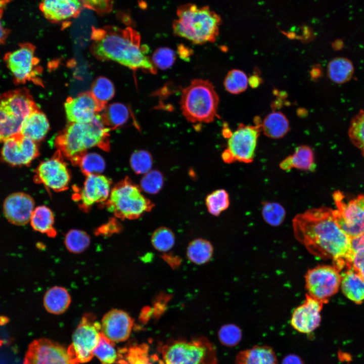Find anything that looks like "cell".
Returning <instances> with one entry per match:
<instances>
[{"instance_id": "cell-29", "label": "cell", "mask_w": 364, "mask_h": 364, "mask_svg": "<svg viewBox=\"0 0 364 364\" xmlns=\"http://www.w3.org/2000/svg\"><path fill=\"white\" fill-rule=\"evenodd\" d=\"M264 134L271 139L284 137L290 129L289 123L286 116L281 112L275 111L268 114L261 123Z\"/></svg>"}, {"instance_id": "cell-10", "label": "cell", "mask_w": 364, "mask_h": 364, "mask_svg": "<svg viewBox=\"0 0 364 364\" xmlns=\"http://www.w3.org/2000/svg\"><path fill=\"white\" fill-rule=\"evenodd\" d=\"M261 131L260 122L254 125L240 124L228 138V147L222 154L223 161L227 163L252 162Z\"/></svg>"}, {"instance_id": "cell-15", "label": "cell", "mask_w": 364, "mask_h": 364, "mask_svg": "<svg viewBox=\"0 0 364 364\" xmlns=\"http://www.w3.org/2000/svg\"><path fill=\"white\" fill-rule=\"evenodd\" d=\"M34 181L56 192L67 190L71 174L61 153L57 150L52 157L41 162L34 171Z\"/></svg>"}, {"instance_id": "cell-47", "label": "cell", "mask_w": 364, "mask_h": 364, "mask_svg": "<svg viewBox=\"0 0 364 364\" xmlns=\"http://www.w3.org/2000/svg\"><path fill=\"white\" fill-rule=\"evenodd\" d=\"M83 8L94 11L99 15L110 13L113 8V0H81Z\"/></svg>"}, {"instance_id": "cell-20", "label": "cell", "mask_w": 364, "mask_h": 364, "mask_svg": "<svg viewBox=\"0 0 364 364\" xmlns=\"http://www.w3.org/2000/svg\"><path fill=\"white\" fill-rule=\"evenodd\" d=\"M34 208L33 199L23 192L10 194L3 204L5 217L10 223L17 225H24L30 222Z\"/></svg>"}, {"instance_id": "cell-52", "label": "cell", "mask_w": 364, "mask_h": 364, "mask_svg": "<svg viewBox=\"0 0 364 364\" xmlns=\"http://www.w3.org/2000/svg\"><path fill=\"white\" fill-rule=\"evenodd\" d=\"M282 364H303V362L298 356L290 354L284 357Z\"/></svg>"}, {"instance_id": "cell-3", "label": "cell", "mask_w": 364, "mask_h": 364, "mask_svg": "<svg viewBox=\"0 0 364 364\" xmlns=\"http://www.w3.org/2000/svg\"><path fill=\"white\" fill-rule=\"evenodd\" d=\"M110 130L101 114H97L88 122H69L57 135L55 144L62 155L74 164L89 148L109 150Z\"/></svg>"}, {"instance_id": "cell-45", "label": "cell", "mask_w": 364, "mask_h": 364, "mask_svg": "<svg viewBox=\"0 0 364 364\" xmlns=\"http://www.w3.org/2000/svg\"><path fill=\"white\" fill-rule=\"evenodd\" d=\"M218 339L221 343L227 346L238 344L242 338L240 329L234 324H226L222 326L218 331Z\"/></svg>"}, {"instance_id": "cell-21", "label": "cell", "mask_w": 364, "mask_h": 364, "mask_svg": "<svg viewBox=\"0 0 364 364\" xmlns=\"http://www.w3.org/2000/svg\"><path fill=\"white\" fill-rule=\"evenodd\" d=\"M86 176L78 199L81 208L85 211L95 203L106 202L111 192V185L109 179L99 174Z\"/></svg>"}, {"instance_id": "cell-31", "label": "cell", "mask_w": 364, "mask_h": 364, "mask_svg": "<svg viewBox=\"0 0 364 364\" xmlns=\"http://www.w3.org/2000/svg\"><path fill=\"white\" fill-rule=\"evenodd\" d=\"M354 66L346 58L337 57L328 64L327 73L330 79L335 83L342 84L349 81L353 76Z\"/></svg>"}, {"instance_id": "cell-26", "label": "cell", "mask_w": 364, "mask_h": 364, "mask_svg": "<svg viewBox=\"0 0 364 364\" xmlns=\"http://www.w3.org/2000/svg\"><path fill=\"white\" fill-rule=\"evenodd\" d=\"M236 364H278L272 349L267 346H255L237 355Z\"/></svg>"}, {"instance_id": "cell-2", "label": "cell", "mask_w": 364, "mask_h": 364, "mask_svg": "<svg viewBox=\"0 0 364 364\" xmlns=\"http://www.w3.org/2000/svg\"><path fill=\"white\" fill-rule=\"evenodd\" d=\"M90 52L100 61H113L132 70L155 74L157 68L147 55L149 48L141 44L139 32L130 27H93Z\"/></svg>"}, {"instance_id": "cell-6", "label": "cell", "mask_w": 364, "mask_h": 364, "mask_svg": "<svg viewBox=\"0 0 364 364\" xmlns=\"http://www.w3.org/2000/svg\"><path fill=\"white\" fill-rule=\"evenodd\" d=\"M38 107L26 88L9 90L0 96V143L20 133L25 119Z\"/></svg>"}, {"instance_id": "cell-48", "label": "cell", "mask_w": 364, "mask_h": 364, "mask_svg": "<svg viewBox=\"0 0 364 364\" xmlns=\"http://www.w3.org/2000/svg\"><path fill=\"white\" fill-rule=\"evenodd\" d=\"M351 268L355 271L364 280V251L354 252Z\"/></svg>"}, {"instance_id": "cell-30", "label": "cell", "mask_w": 364, "mask_h": 364, "mask_svg": "<svg viewBox=\"0 0 364 364\" xmlns=\"http://www.w3.org/2000/svg\"><path fill=\"white\" fill-rule=\"evenodd\" d=\"M102 111L101 114L102 119L110 129H115L124 125L130 116L128 108L120 103H114L106 105Z\"/></svg>"}, {"instance_id": "cell-36", "label": "cell", "mask_w": 364, "mask_h": 364, "mask_svg": "<svg viewBox=\"0 0 364 364\" xmlns=\"http://www.w3.org/2000/svg\"><path fill=\"white\" fill-rule=\"evenodd\" d=\"M65 245L67 250L73 253H80L89 246L90 239L84 231L79 230H70L65 235Z\"/></svg>"}, {"instance_id": "cell-46", "label": "cell", "mask_w": 364, "mask_h": 364, "mask_svg": "<svg viewBox=\"0 0 364 364\" xmlns=\"http://www.w3.org/2000/svg\"><path fill=\"white\" fill-rule=\"evenodd\" d=\"M175 52L168 48H160L153 53L151 61L156 67L161 69L169 68L175 60Z\"/></svg>"}, {"instance_id": "cell-33", "label": "cell", "mask_w": 364, "mask_h": 364, "mask_svg": "<svg viewBox=\"0 0 364 364\" xmlns=\"http://www.w3.org/2000/svg\"><path fill=\"white\" fill-rule=\"evenodd\" d=\"M213 246L208 241L203 239H196L188 245L187 255L194 263L202 264L208 262L213 255Z\"/></svg>"}, {"instance_id": "cell-34", "label": "cell", "mask_w": 364, "mask_h": 364, "mask_svg": "<svg viewBox=\"0 0 364 364\" xmlns=\"http://www.w3.org/2000/svg\"><path fill=\"white\" fill-rule=\"evenodd\" d=\"M348 135L352 144L364 157V109H360L351 119Z\"/></svg>"}, {"instance_id": "cell-50", "label": "cell", "mask_w": 364, "mask_h": 364, "mask_svg": "<svg viewBox=\"0 0 364 364\" xmlns=\"http://www.w3.org/2000/svg\"><path fill=\"white\" fill-rule=\"evenodd\" d=\"M119 229V226L117 223L114 221H111L99 228L97 231V234L98 235H109L118 232Z\"/></svg>"}, {"instance_id": "cell-41", "label": "cell", "mask_w": 364, "mask_h": 364, "mask_svg": "<svg viewBox=\"0 0 364 364\" xmlns=\"http://www.w3.org/2000/svg\"><path fill=\"white\" fill-rule=\"evenodd\" d=\"M262 215L264 220L272 226L281 224L286 217V211L283 206L277 202L263 203Z\"/></svg>"}, {"instance_id": "cell-8", "label": "cell", "mask_w": 364, "mask_h": 364, "mask_svg": "<svg viewBox=\"0 0 364 364\" xmlns=\"http://www.w3.org/2000/svg\"><path fill=\"white\" fill-rule=\"evenodd\" d=\"M163 364H216L214 345L201 337L178 340L162 345L159 349Z\"/></svg>"}, {"instance_id": "cell-5", "label": "cell", "mask_w": 364, "mask_h": 364, "mask_svg": "<svg viewBox=\"0 0 364 364\" xmlns=\"http://www.w3.org/2000/svg\"><path fill=\"white\" fill-rule=\"evenodd\" d=\"M219 97L213 84L202 79L192 80L182 92L183 115L192 123H210L217 116Z\"/></svg>"}, {"instance_id": "cell-44", "label": "cell", "mask_w": 364, "mask_h": 364, "mask_svg": "<svg viewBox=\"0 0 364 364\" xmlns=\"http://www.w3.org/2000/svg\"><path fill=\"white\" fill-rule=\"evenodd\" d=\"M164 183L162 174L158 170H151L143 176L141 183V189L150 194L158 193L162 189Z\"/></svg>"}, {"instance_id": "cell-24", "label": "cell", "mask_w": 364, "mask_h": 364, "mask_svg": "<svg viewBox=\"0 0 364 364\" xmlns=\"http://www.w3.org/2000/svg\"><path fill=\"white\" fill-rule=\"evenodd\" d=\"M279 166L283 170L292 168L306 171L314 170L315 164L313 152L308 146H300L296 148L292 155L284 159Z\"/></svg>"}, {"instance_id": "cell-17", "label": "cell", "mask_w": 364, "mask_h": 364, "mask_svg": "<svg viewBox=\"0 0 364 364\" xmlns=\"http://www.w3.org/2000/svg\"><path fill=\"white\" fill-rule=\"evenodd\" d=\"M106 106L99 103L90 91L80 93L74 98L69 97L64 104L68 121L78 123L90 121Z\"/></svg>"}, {"instance_id": "cell-35", "label": "cell", "mask_w": 364, "mask_h": 364, "mask_svg": "<svg viewBox=\"0 0 364 364\" xmlns=\"http://www.w3.org/2000/svg\"><path fill=\"white\" fill-rule=\"evenodd\" d=\"M73 164L79 166L82 172L86 176L99 174L105 168V162L103 158L95 153H85Z\"/></svg>"}, {"instance_id": "cell-25", "label": "cell", "mask_w": 364, "mask_h": 364, "mask_svg": "<svg viewBox=\"0 0 364 364\" xmlns=\"http://www.w3.org/2000/svg\"><path fill=\"white\" fill-rule=\"evenodd\" d=\"M340 285L344 294L350 300L360 304L364 301V280L352 268L341 275Z\"/></svg>"}, {"instance_id": "cell-19", "label": "cell", "mask_w": 364, "mask_h": 364, "mask_svg": "<svg viewBox=\"0 0 364 364\" xmlns=\"http://www.w3.org/2000/svg\"><path fill=\"white\" fill-rule=\"evenodd\" d=\"M101 333L112 342H120L130 336L133 326L131 316L125 311L117 309L109 311L103 317Z\"/></svg>"}, {"instance_id": "cell-37", "label": "cell", "mask_w": 364, "mask_h": 364, "mask_svg": "<svg viewBox=\"0 0 364 364\" xmlns=\"http://www.w3.org/2000/svg\"><path fill=\"white\" fill-rule=\"evenodd\" d=\"M114 344L101 332L99 342L93 351V355L99 359L101 364H113L118 359V353Z\"/></svg>"}, {"instance_id": "cell-42", "label": "cell", "mask_w": 364, "mask_h": 364, "mask_svg": "<svg viewBox=\"0 0 364 364\" xmlns=\"http://www.w3.org/2000/svg\"><path fill=\"white\" fill-rule=\"evenodd\" d=\"M151 242L153 247L159 251H167L171 249L175 243L173 232L166 227H160L152 234Z\"/></svg>"}, {"instance_id": "cell-1", "label": "cell", "mask_w": 364, "mask_h": 364, "mask_svg": "<svg viewBox=\"0 0 364 364\" xmlns=\"http://www.w3.org/2000/svg\"><path fill=\"white\" fill-rule=\"evenodd\" d=\"M295 238L311 254L330 259L339 271L351 268V238L336 223L333 209L322 206L297 214L292 220Z\"/></svg>"}, {"instance_id": "cell-49", "label": "cell", "mask_w": 364, "mask_h": 364, "mask_svg": "<svg viewBox=\"0 0 364 364\" xmlns=\"http://www.w3.org/2000/svg\"><path fill=\"white\" fill-rule=\"evenodd\" d=\"M12 0H0V44H4L10 33L9 30L2 23V18L7 5Z\"/></svg>"}, {"instance_id": "cell-22", "label": "cell", "mask_w": 364, "mask_h": 364, "mask_svg": "<svg viewBox=\"0 0 364 364\" xmlns=\"http://www.w3.org/2000/svg\"><path fill=\"white\" fill-rule=\"evenodd\" d=\"M83 8L81 0H41L39 8L53 23L68 22L78 17Z\"/></svg>"}, {"instance_id": "cell-28", "label": "cell", "mask_w": 364, "mask_h": 364, "mask_svg": "<svg viewBox=\"0 0 364 364\" xmlns=\"http://www.w3.org/2000/svg\"><path fill=\"white\" fill-rule=\"evenodd\" d=\"M34 230L53 238L57 235L54 228V217L52 210L44 205L34 208L30 220Z\"/></svg>"}, {"instance_id": "cell-18", "label": "cell", "mask_w": 364, "mask_h": 364, "mask_svg": "<svg viewBox=\"0 0 364 364\" xmlns=\"http://www.w3.org/2000/svg\"><path fill=\"white\" fill-rule=\"evenodd\" d=\"M324 303L307 294L303 303L293 311L291 325L299 332L309 333L315 330L321 321V312Z\"/></svg>"}, {"instance_id": "cell-40", "label": "cell", "mask_w": 364, "mask_h": 364, "mask_svg": "<svg viewBox=\"0 0 364 364\" xmlns=\"http://www.w3.org/2000/svg\"><path fill=\"white\" fill-rule=\"evenodd\" d=\"M229 196L223 189H219L209 194L206 198V205L211 214L218 216L229 206Z\"/></svg>"}, {"instance_id": "cell-11", "label": "cell", "mask_w": 364, "mask_h": 364, "mask_svg": "<svg viewBox=\"0 0 364 364\" xmlns=\"http://www.w3.org/2000/svg\"><path fill=\"white\" fill-rule=\"evenodd\" d=\"M333 198L337 207L333 209V214L338 226L351 238L363 233L364 195L346 202L343 194L337 191Z\"/></svg>"}, {"instance_id": "cell-14", "label": "cell", "mask_w": 364, "mask_h": 364, "mask_svg": "<svg viewBox=\"0 0 364 364\" xmlns=\"http://www.w3.org/2000/svg\"><path fill=\"white\" fill-rule=\"evenodd\" d=\"M23 364H79L62 345L46 338L28 346Z\"/></svg>"}, {"instance_id": "cell-23", "label": "cell", "mask_w": 364, "mask_h": 364, "mask_svg": "<svg viewBox=\"0 0 364 364\" xmlns=\"http://www.w3.org/2000/svg\"><path fill=\"white\" fill-rule=\"evenodd\" d=\"M49 129L50 124L46 116L38 108L25 119L20 133L37 143L44 139Z\"/></svg>"}, {"instance_id": "cell-27", "label": "cell", "mask_w": 364, "mask_h": 364, "mask_svg": "<svg viewBox=\"0 0 364 364\" xmlns=\"http://www.w3.org/2000/svg\"><path fill=\"white\" fill-rule=\"evenodd\" d=\"M71 297L63 287L55 286L49 289L45 293L43 304L49 312L60 314L64 312L71 303Z\"/></svg>"}, {"instance_id": "cell-54", "label": "cell", "mask_w": 364, "mask_h": 364, "mask_svg": "<svg viewBox=\"0 0 364 364\" xmlns=\"http://www.w3.org/2000/svg\"><path fill=\"white\" fill-rule=\"evenodd\" d=\"M260 81L259 77L256 75L252 76L248 79V83L253 87H256L258 86Z\"/></svg>"}, {"instance_id": "cell-12", "label": "cell", "mask_w": 364, "mask_h": 364, "mask_svg": "<svg viewBox=\"0 0 364 364\" xmlns=\"http://www.w3.org/2000/svg\"><path fill=\"white\" fill-rule=\"evenodd\" d=\"M101 332V323L96 321L95 316L85 314L73 334L72 343L68 349L69 353L79 363L89 361L99 343Z\"/></svg>"}, {"instance_id": "cell-55", "label": "cell", "mask_w": 364, "mask_h": 364, "mask_svg": "<svg viewBox=\"0 0 364 364\" xmlns=\"http://www.w3.org/2000/svg\"><path fill=\"white\" fill-rule=\"evenodd\" d=\"M0 325H1V324H0ZM1 344H2V341L0 340V346L1 345Z\"/></svg>"}, {"instance_id": "cell-7", "label": "cell", "mask_w": 364, "mask_h": 364, "mask_svg": "<svg viewBox=\"0 0 364 364\" xmlns=\"http://www.w3.org/2000/svg\"><path fill=\"white\" fill-rule=\"evenodd\" d=\"M105 205L116 217L134 219L151 211L154 204L142 194L139 187L125 177L113 187Z\"/></svg>"}, {"instance_id": "cell-16", "label": "cell", "mask_w": 364, "mask_h": 364, "mask_svg": "<svg viewBox=\"0 0 364 364\" xmlns=\"http://www.w3.org/2000/svg\"><path fill=\"white\" fill-rule=\"evenodd\" d=\"M3 143L2 158L12 166H28L39 155L36 142L21 133L10 136Z\"/></svg>"}, {"instance_id": "cell-4", "label": "cell", "mask_w": 364, "mask_h": 364, "mask_svg": "<svg viewBox=\"0 0 364 364\" xmlns=\"http://www.w3.org/2000/svg\"><path fill=\"white\" fill-rule=\"evenodd\" d=\"M176 14L172 25L175 35L195 44L215 41L221 19L209 7L185 4L178 8Z\"/></svg>"}, {"instance_id": "cell-53", "label": "cell", "mask_w": 364, "mask_h": 364, "mask_svg": "<svg viewBox=\"0 0 364 364\" xmlns=\"http://www.w3.org/2000/svg\"><path fill=\"white\" fill-rule=\"evenodd\" d=\"M178 53L183 58H186L190 56V50L187 49L186 47L183 45L178 47Z\"/></svg>"}, {"instance_id": "cell-38", "label": "cell", "mask_w": 364, "mask_h": 364, "mask_svg": "<svg viewBox=\"0 0 364 364\" xmlns=\"http://www.w3.org/2000/svg\"><path fill=\"white\" fill-rule=\"evenodd\" d=\"M90 92L99 103L106 105L107 103L114 97L115 88L111 81L102 76L94 80Z\"/></svg>"}, {"instance_id": "cell-9", "label": "cell", "mask_w": 364, "mask_h": 364, "mask_svg": "<svg viewBox=\"0 0 364 364\" xmlns=\"http://www.w3.org/2000/svg\"><path fill=\"white\" fill-rule=\"evenodd\" d=\"M35 51L33 44L25 42L20 43L16 50L5 55V62L12 74L15 84L32 81L37 85H42L39 77L42 69L39 65V60L35 55Z\"/></svg>"}, {"instance_id": "cell-43", "label": "cell", "mask_w": 364, "mask_h": 364, "mask_svg": "<svg viewBox=\"0 0 364 364\" xmlns=\"http://www.w3.org/2000/svg\"><path fill=\"white\" fill-rule=\"evenodd\" d=\"M152 157L149 152L144 150L134 151L130 156V165L137 174H145L151 170Z\"/></svg>"}, {"instance_id": "cell-39", "label": "cell", "mask_w": 364, "mask_h": 364, "mask_svg": "<svg viewBox=\"0 0 364 364\" xmlns=\"http://www.w3.org/2000/svg\"><path fill=\"white\" fill-rule=\"evenodd\" d=\"M248 78L246 74L238 69L230 70L225 76L223 85L230 93L238 94L244 92L247 88Z\"/></svg>"}, {"instance_id": "cell-51", "label": "cell", "mask_w": 364, "mask_h": 364, "mask_svg": "<svg viewBox=\"0 0 364 364\" xmlns=\"http://www.w3.org/2000/svg\"><path fill=\"white\" fill-rule=\"evenodd\" d=\"M351 246L353 252L364 251V233L359 236L351 238Z\"/></svg>"}, {"instance_id": "cell-32", "label": "cell", "mask_w": 364, "mask_h": 364, "mask_svg": "<svg viewBox=\"0 0 364 364\" xmlns=\"http://www.w3.org/2000/svg\"><path fill=\"white\" fill-rule=\"evenodd\" d=\"M149 347L145 343L130 345L118 352L119 364H152L149 354Z\"/></svg>"}, {"instance_id": "cell-13", "label": "cell", "mask_w": 364, "mask_h": 364, "mask_svg": "<svg viewBox=\"0 0 364 364\" xmlns=\"http://www.w3.org/2000/svg\"><path fill=\"white\" fill-rule=\"evenodd\" d=\"M341 280L340 271L333 265H320L309 269L305 275L307 294L326 303L337 292Z\"/></svg>"}]
</instances>
